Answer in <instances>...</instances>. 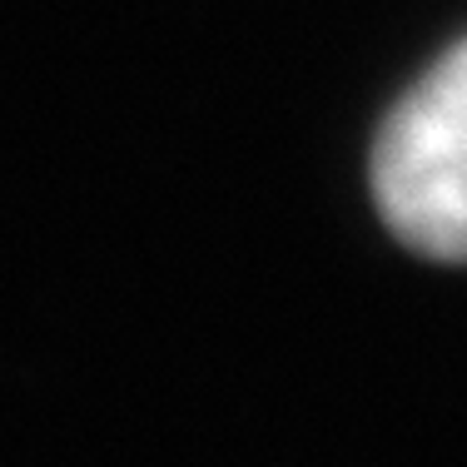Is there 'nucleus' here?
Listing matches in <instances>:
<instances>
[{
    "instance_id": "nucleus-1",
    "label": "nucleus",
    "mask_w": 467,
    "mask_h": 467,
    "mask_svg": "<svg viewBox=\"0 0 467 467\" xmlns=\"http://www.w3.org/2000/svg\"><path fill=\"white\" fill-rule=\"evenodd\" d=\"M373 199L408 249L467 264V40L383 119L373 144Z\"/></svg>"
}]
</instances>
